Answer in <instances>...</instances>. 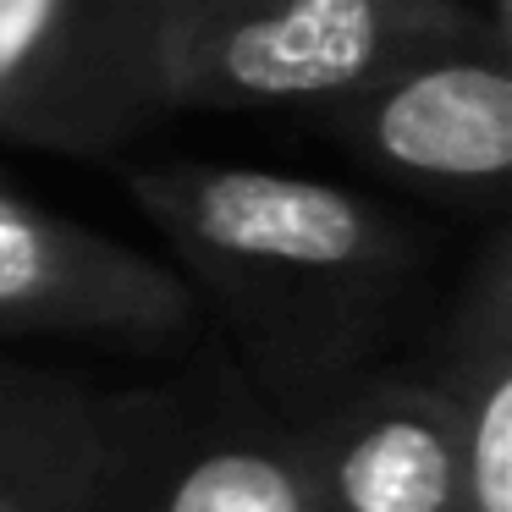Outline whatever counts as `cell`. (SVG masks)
<instances>
[{"instance_id":"8","label":"cell","mask_w":512,"mask_h":512,"mask_svg":"<svg viewBox=\"0 0 512 512\" xmlns=\"http://www.w3.org/2000/svg\"><path fill=\"white\" fill-rule=\"evenodd\" d=\"M457 452V512H512V237L490 226L413 347Z\"/></svg>"},{"instance_id":"1","label":"cell","mask_w":512,"mask_h":512,"mask_svg":"<svg viewBox=\"0 0 512 512\" xmlns=\"http://www.w3.org/2000/svg\"><path fill=\"white\" fill-rule=\"evenodd\" d=\"M122 188L276 419L408 353L435 314L430 232L375 193L193 155L127 160Z\"/></svg>"},{"instance_id":"10","label":"cell","mask_w":512,"mask_h":512,"mask_svg":"<svg viewBox=\"0 0 512 512\" xmlns=\"http://www.w3.org/2000/svg\"><path fill=\"white\" fill-rule=\"evenodd\" d=\"M61 375H50V369H23V364H0V430L17 419L23 408H34L39 397H45L50 386H56Z\"/></svg>"},{"instance_id":"7","label":"cell","mask_w":512,"mask_h":512,"mask_svg":"<svg viewBox=\"0 0 512 512\" xmlns=\"http://www.w3.org/2000/svg\"><path fill=\"white\" fill-rule=\"evenodd\" d=\"M314 512H457V452L419 358L397 353L281 419Z\"/></svg>"},{"instance_id":"2","label":"cell","mask_w":512,"mask_h":512,"mask_svg":"<svg viewBox=\"0 0 512 512\" xmlns=\"http://www.w3.org/2000/svg\"><path fill=\"white\" fill-rule=\"evenodd\" d=\"M479 23H501L485 0H160L166 100L314 116Z\"/></svg>"},{"instance_id":"9","label":"cell","mask_w":512,"mask_h":512,"mask_svg":"<svg viewBox=\"0 0 512 512\" xmlns=\"http://www.w3.org/2000/svg\"><path fill=\"white\" fill-rule=\"evenodd\" d=\"M105 391L61 375L0 430V512H72L100 457Z\"/></svg>"},{"instance_id":"4","label":"cell","mask_w":512,"mask_h":512,"mask_svg":"<svg viewBox=\"0 0 512 512\" xmlns=\"http://www.w3.org/2000/svg\"><path fill=\"white\" fill-rule=\"evenodd\" d=\"M309 122L391 188L452 210H496L512 177V28L479 23L413 50Z\"/></svg>"},{"instance_id":"3","label":"cell","mask_w":512,"mask_h":512,"mask_svg":"<svg viewBox=\"0 0 512 512\" xmlns=\"http://www.w3.org/2000/svg\"><path fill=\"white\" fill-rule=\"evenodd\" d=\"M72 512H314L292 430L232 364L105 391L100 457Z\"/></svg>"},{"instance_id":"6","label":"cell","mask_w":512,"mask_h":512,"mask_svg":"<svg viewBox=\"0 0 512 512\" xmlns=\"http://www.w3.org/2000/svg\"><path fill=\"white\" fill-rule=\"evenodd\" d=\"M166 259L105 237L0 177V336L166 347L199 331Z\"/></svg>"},{"instance_id":"11","label":"cell","mask_w":512,"mask_h":512,"mask_svg":"<svg viewBox=\"0 0 512 512\" xmlns=\"http://www.w3.org/2000/svg\"><path fill=\"white\" fill-rule=\"evenodd\" d=\"M485 6H490V12L501 17V23H507V0H485Z\"/></svg>"},{"instance_id":"5","label":"cell","mask_w":512,"mask_h":512,"mask_svg":"<svg viewBox=\"0 0 512 512\" xmlns=\"http://www.w3.org/2000/svg\"><path fill=\"white\" fill-rule=\"evenodd\" d=\"M166 116L160 0H0V138L116 160Z\"/></svg>"}]
</instances>
